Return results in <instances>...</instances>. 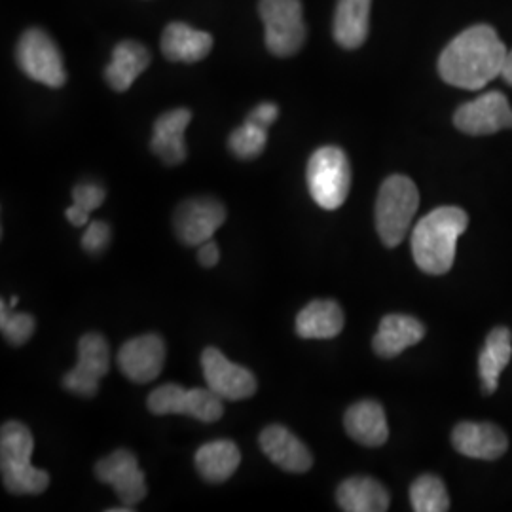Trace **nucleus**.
I'll list each match as a JSON object with an SVG mask.
<instances>
[{
	"mask_svg": "<svg viewBox=\"0 0 512 512\" xmlns=\"http://www.w3.org/2000/svg\"><path fill=\"white\" fill-rule=\"evenodd\" d=\"M509 50L494 27L475 25L454 38L440 54L442 80L461 90H480L501 76Z\"/></svg>",
	"mask_w": 512,
	"mask_h": 512,
	"instance_id": "nucleus-1",
	"label": "nucleus"
},
{
	"mask_svg": "<svg viewBox=\"0 0 512 512\" xmlns=\"http://www.w3.org/2000/svg\"><path fill=\"white\" fill-rule=\"evenodd\" d=\"M467 226V213L454 205H444L425 215L412 232V255L421 272L448 274L456 260L458 239Z\"/></svg>",
	"mask_w": 512,
	"mask_h": 512,
	"instance_id": "nucleus-2",
	"label": "nucleus"
},
{
	"mask_svg": "<svg viewBox=\"0 0 512 512\" xmlns=\"http://www.w3.org/2000/svg\"><path fill=\"white\" fill-rule=\"evenodd\" d=\"M35 450L33 433L21 421H8L0 431V469L4 488L14 495L46 492L50 475L31 463Z\"/></svg>",
	"mask_w": 512,
	"mask_h": 512,
	"instance_id": "nucleus-3",
	"label": "nucleus"
},
{
	"mask_svg": "<svg viewBox=\"0 0 512 512\" xmlns=\"http://www.w3.org/2000/svg\"><path fill=\"white\" fill-rule=\"evenodd\" d=\"M420 207V192L412 179L391 175L385 179L376 200V228L385 247H397L406 238Z\"/></svg>",
	"mask_w": 512,
	"mask_h": 512,
	"instance_id": "nucleus-4",
	"label": "nucleus"
},
{
	"mask_svg": "<svg viewBox=\"0 0 512 512\" xmlns=\"http://www.w3.org/2000/svg\"><path fill=\"white\" fill-rule=\"evenodd\" d=\"M308 188L319 207L334 211L348 200L351 165L342 148L323 147L311 154L308 162Z\"/></svg>",
	"mask_w": 512,
	"mask_h": 512,
	"instance_id": "nucleus-5",
	"label": "nucleus"
},
{
	"mask_svg": "<svg viewBox=\"0 0 512 512\" xmlns=\"http://www.w3.org/2000/svg\"><path fill=\"white\" fill-rule=\"evenodd\" d=\"M260 18L266 25V46L277 57L298 54L306 42V23L300 0H260Z\"/></svg>",
	"mask_w": 512,
	"mask_h": 512,
	"instance_id": "nucleus-6",
	"label": "nucleus"
},
{
	"mask_svg": "<svg viewBox=\"0 0 512 512\" xmlns=\"http://www.w3.org/2000/svg\"><path fill=\"white\" fill-rule=\"evenodd\" d=\"M147 406L156 416L183 414L203 423L219 421L224 414L222 399L209 387L184 389L179 384L160 385L148 395Z\"/></svg>",
	"mask_w": 512,
	"mask_h": 512,
	"instance_id": "nucleus-7",
	"label": "nucleus"
},
{
	"mask_svg": "<svg viewBox=\"0 0 512 512\" xmlns=\"http://www.w3.org/2000/svg\"><path fill=\"white\" fill-rule=\"evenodd\" d=\"M19 69L31 80L48 88H61L67 82L63 55L57 44L42 29L25 31L18 42Z\"/></svg>",
	"mask_w": 512,
	"mask_h": 512,
	"instance_id": "nucleus-8",
	"label": "nucleus"
},
{
	"mask_svg": "<svg viewBox=\"0 0 512 512\" xmlns=\"http://www.w3.org/2000/svg\"><path fill=\"white\" fill-rule=\"evenodd\" d=\"M110 368V348L105 336L90 332L78 342V363L65 374L63 387L78 397L92 399L99 391V382Z\"/></svg>",
	"mask_w": 512,
	"mask_h": 512,
	"instance_id": "nucleus-9",
	"label": "nucleus"
},
{
	"mask_svg": "<svg viewBox=\"0 0 512 512\" xmlns=\"http://www.w3.org/2000/svg\"><path fill=\"white\" fill-rule=\"evenodd\" d=\"M202 368L205 384L224 401H243L256 393L258 382L255 374L249 368L226 359L220 349L207 348L203 351Z\"/></svg>",
	"mask_w": 512,
	"mask_h": 512,
	"instance_id": "nucleus-10",
	"label": "nucleus"
},
{
	"mask_svg": "<svg viewBox=\"0 0 512 512\" xmlns=\"http://www.w3.org/2000/svg\"><path fill=\"white\" fill-rule=\"evenodd\" d=\"M226 220L224 205L215 198H192L181 203L173 217L177 238L188 247H200L213 239Z\"/></svg>",
	"mask_w": 512,
	"mask_h": 512,
	"instance_id": "nucleus-11",
	"label": "nucleus"
},
{
	"mask_svg": "<svg viewBox=\"0 0 512 512\" xmlns=\"http://www.w3.org/2000/svg\"><path fill=\"white\" fill-rule=\"evenodd\" d=\"M95 476L103 484L114 488L124 505H137L147 497V480L133 452L126 448L114 450L107 458L99 459L95 465Z\"/></svg>",
	"mask_w": 512,
	"mask_h": 512,
	"instance_id": "nucleus-12",
	"label": "nucleus"
},
{
	"mask_svg": "<svg viewBox=\"0 0 512 512\" xmlns=\"http://www.w3.org/2000/svg\"><path fill=\"white\" fill-rule=\"evenodd\" d=\"M454 124L467 135H492L512 129L511 103L501 92L484 93L456 110Z\"/></svg>",
	"mask_w": 512,
	"mask_h": 512,
	"instance_id": "nucleus-13",
	"label": "nucleus"
},
{
	"mask_svg": "<svg viewBox=\"0 0 512 512\" xmlns=\"http://www.w3.org/2000/svg\"><path fill=\"white\" fill-rule=\"evenodd\" d=\"M118 366L122 374L135 384L154 382L165 363L164 338L158 334H143L131 338L118 351Z\"/></svg>",
	"mask_w": 512,
	"mask_h": 512,
	"instance_id": "nucleus-14",
	"label": "nucleus"
},
{
	"mask_svg": "<svg viewBox=\"0 0 512 512\" xmlns=\"http://www.w3.org/2000/svg\"><path fill=\"white\" fill-rule=\"evenodd\" d=\"M258 444L270 461L285 473L302 475L313 467L308 446L283 425H270L260 433Z\"/></svg>",
	"mask_w": 512,
	"mask_h": 512,
	"instance_id": "nucleus-15",
	"label": "nucleus"
},
{
	"mask_svg": "<svg viewBox=\"0 0 512 512\" xmlns=\"http://www.w3.org/2000/svg\"><path fill=\"white\" fill-rule=\"evenodd\" d=\"M452 444L465 458L494 461L507 452L509 440L494 423L463 421L452 433Z\"/></svg>",
	"mask_w": 512,
	"mask_h": 512,
	"instance_id": "nucleus-16",
	"label": "nucleus"
},
{
	"mask_svg": "<svg viewBox=\"0 0 512 512\" xmlns=\"http://www.w3.org/2000/svg\"><path fill=\"white\" fill-rule=\"evenodd\" d=\"M192 112L188 109H173L164 112L154 122V133L150 148L167 165L183 164L186 160L184 131L190 126Z\"/></svg>",
	"mask_w": 512,
	"mask_h": 512,
	"instance_id": "nucleus-17",
	"label": "nucleus"
},
{
	"mask_svg": "<svg viewBox=\"0 0 512 512\" xmlns=\"http://www.w3.org/2000/svg\"><path fill=\"white\" fill-rule=\"evenodd\" d=\"M423 336H425V327L420 319L412 315H403V313H391L382 319L378 332L372 340V348L380 357L393 359L401 355L404 349L420 344Z\"/></svg>",
	"mask_w": 512,
	"mask_h": 512,
	"instance_id": "nucleus-18",
	"label": "nucleus"
},
{
	"mask_svg": "<svg viewBox=\"0 0 512 512\" xmlns=\"http://www.w3.org/2000/svg\"><path fill=\"white\" fill-rule=\"evenodd\" d=\"M213 50V37L186 23L175 21L165 27L162 52L175 63H198Z\"/></svg>",
	"mask_w": 512,
	"mask_h": 512,
	"instance_id": "nucleus-19",
	"label": "nucleus"
},
{
	"mask_svg": "<svg viewBox=\"0 0 512 512\" xmlns=\"http://www.w3.org/2000/svg\"><path fill=\"white\" fill-rule=\"evenodd\" d=\"M344 310L334 300H313L296 317V334L304 340H330L344 330Z\"/></svg>",
	"mask_w": 512,
	"mask_h": 512,
	"instance_id": "nucleus-20",
	"label": "nucleus"
},
{
	"mask_svg": "<svg viewBox=\"0 0 512 512\" xmlns=\"http://www.w3.org/2000/svg\"><path fill=\"white\" fill-rule=\"evenodd\" d=\"M148 65L150 52L147 46L135 40H124L112 52V61L105 69V80L114 92H128L133 82L147 71Z\"/></svg>",
	"mask_w": 512,
	"mask_h": 512,
	"instance_id": "nucleus-21",
	"label": "nucleus"
},
{
	"mask_svg": "<svg viewBox=\"0 0 512 512\" xmlns=\"http://www.w3.org/2000/svg\"><path fill=\"white\" fill-rule=\"evenodd\" d=\"M344 425L349 437L363 446H382L389 439L384 406L376 401H359L349 406Z\"/></svg>",
	"mask_w": 512,
	"mask_h": 512,
	"instance_id": "nucleus-22",
	"label": "nucleus"
},
{
	"mask_svg": "<svg viewBox=\"0 0 512 512\" xmlns=\"http://www.w3.org/2000/svg\"><path fill=\"white\" fill-rule=\"evenodd\" d=\"M372 0H338L334 14V40L346 50H357L365 44L370 29Z\"/></svg>",
	"mask_w": 512,
	"mask_h": 512,
	"instance_id": "nucleus-23",
	"label": "nucleus"
},
{
	"mask_svg": "<svg viewBox=\"0 0 512 512\" xmlns=\"http://www.w3.org/2000/svg\"><path fill=\"white\" fill-rule=\"evenodd\" d=\"M512 357V334L507 327H495L478 355V376L486 395H492L499 387V376L507 368Z\"/></svg>",
	"mask_w": 512,
	"mask_h": 512,
	"instance_id": "nucleus-24",
	"label": "nucleus"
},
{
	"mask_svg": "<svg viewBox=\"0 0 512 512\" xmlns=\"http://www.w3.org/2000/svg\"><path fill=\"white\" fill-rule=\"evenodd\" d=\"M336 499L346 512H385L389 494L384 486L370 476H351L338 486Z\"/></svg>",
	"mask_w": 512,
	"mask_h": 512,
	"instance_id": "nucleus-25",
	"label": "nucleus"
},
{
	"mask_svg": "<svg viewBox=\"0 0 512 512\" xmlns=\"http://www.w3.org/2000/svg\"><path fill=\"white\" fill-rule=\"evenodd\" d=\"M196 469L203 480L211 484H222L238 471L241 452L232 440H213L203 444L196 452Z\"/></svg>",
	"mask_w": 512,
	"mask_h": 512,
	"instance_id": "nucleus-26",
	"label": "nucleus"
},
{
	"mask_svg": "<svg viewBox=\"0 0 512 512\" xmlns=\"http://www.w3.org/2000/svg\"><path fill=\"white\" fill-rule=\"evenodd\" d=\"M410 503L416 512H444L450 509V497L439 476L421 475L410 486Z\"/></svg>",
	"mask_w": 512,
	"mask_h": 512,
	"instance_id": "nucleus-27",
	"label": "nucleus"
},
{
	"mask_svg": "<svg viewBox=\"0 0 512 512\" xmlns=\"http://www.w3.org/2000/svg\"><path fill=\"white\" fill-rule=\"evenodd\" d=\"M268 145V129L245 120L243 126L232 131L228 147L239 160H255Z\"/></svg>",
	"mask_w": 512,
	"mask_h": 512,
	"instance_id": "nucleus-28",
	"label": "nucleus"
},
{
	"mask_svg": "<svg viewBox=\"0 0 512 512\" xmlns=\"http://www.w3.org/2000/svg\"><path fill=\"white\" fill-rule=\"evenodd\" d=\"M35 317L29 313H14L12 306L4 300L0 302V330L8 344L23 346L35 332Z\"/></svg>",
	"mask_w": 512,
	"mask_h": 512,
	"instance_id": "nucleus-29",
	"label": "nucleus"
},
{
	"mask_svg": "<svg viewBox=\"0 0 512 512\" xmlns=\"http://www.w3.org/2000/svg\"><path fill=\"white\" fill-rule=\"evenodd\" d=\"M110 226L103 220H93L88 224L84 236H82V247L90 255L103 253L110 243Z\"/></svg>",
	"mask_w": 512,
	"mask_h": 512,
	"instance_id": "nucleus-30",
	"label": "nucleus"
},
{
	"mask_svg": "<svg viewBox=\"0 0 512 512\" xmlns=\"http://www.w3.org/2000/svg\"><path fill=\"white\" fill-rule=\"evenodd\" d=\"M105 188L97 183H80L74 186L73 202L74 205L82 207L84 211L93 213L95 209H99L105 202Z\"/></svg>",
	"mask_w": 512,
	"mask_h": 512,
	"instance_id": "nucleus-31",
	"label": "nucleus"
},
{
	"mask_svg": "<svg viewBox=\"0 0 512 512\" xmlns=\"http://www.w3.org/2000/svg\"><path fill=\"white\" fill-rule=\"evenodd\" d=\"M277 116H279L277 105H274V103H260L258 107L251 110V114L247 116V120L253 122L256 126H262V128L268 129L274 124L275 120H277Z\"/></svg>",
	"mask_w": 512,
	"mask_h": 512,
	"instance_id": "nucleus-32",
	"label": "nucleus"
},
{
	"mask_svg": "<svg viewBox=\"0 0 512 512\" xmlns=\"http://www.w3.org/2000/svg\"><path fill=\"white\" fill-rule=\"evenodd\" d=\"M219 258V245H217L213 239H209V241H205V243L200 245V249H198V260H200V264H202L203 268H215V266L219 264Z\"/></svg>",
	"mask_w": 512,
	"mask_h": 512,
	"instance_id": "nucleus-33",
	"label": "nucleus"
},
{
	"mask_svg": "<svg viewBox=\"0 0 512 512\" xmlns=\"http://www.w3.org/2000/svg\"><path fill=\"white\" fill-rule=\"evenodd\" d=\"M65 217H67V220H69L73 226H76V228H84V226L90 224V213L84 211L82 207L74 205V203L65 211Z\"/></svg>",
	"mask_w": 512,
	"mask_h": 512,
	"instance_id": "nucleus-34",
	"label": "nucleus"
},
{
	"mask_svg": "<svg viewBox=\"0 0 512 512\" xmlns=\"http://www.w3.org/2000/svg\"><path fill=\"white\" fill-rule=\"evenodd\" d=\"M501 76H503V80H505L507 84H511L512 86V50L509 52V55H507V61H505V67H503Z\"/></svg>",
	"mask_w": 512,
	"mask_h": 512,
	"instance_id": "nucleus-35",
	"label": "nucleus"
},
{
	"mask_svg": "<svg viewBox=\"0 0 512 512\" xmlns=\"http://www.w3.org/2000/svg\"><path fill=\"white\" fill-rule=\"evenodd\" d=\"M18 296H12V298H10V302H8V304H10V306H12V308H16V306H18Z\"/></svg>",
	"mask_w": 512,
	"mask_h": 512,
	"instance_id": "nucleus-36",
	"label": "nucleus"
}]
</instances>
